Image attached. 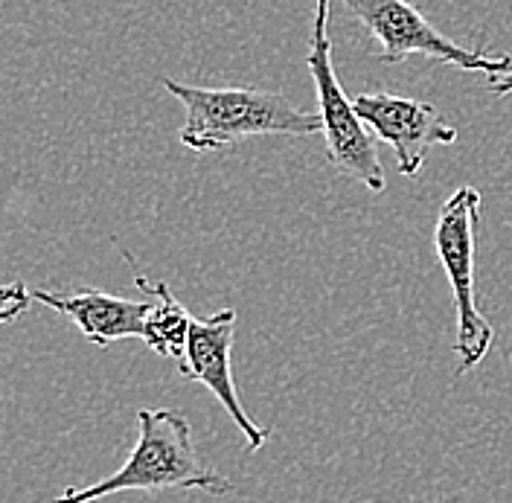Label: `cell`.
Wrapping results in <instances>:
<instances>
[{
  "instance_id": "9c48e42d",
  "label": "cell",
  "mask_w": 512,
  "mask_h": 503,
  "mask_svg": "<svg viewBox=\"0 0 512 503\" xmlns=\"http://www.w3.org/2000/svg\"><path fill=\"white\" fill-rule=\"evenodd\" d=\"M128 259H131V256H128ZM131 265H134V262H131ZM134 285H137L143 294H152V312H149L146 326H143V341H146L149 349H155L158 355L172 358L175 364H181L184 355H187L192 315L181 306V300L169 291V285L146 280V277L137 271V265H134Z\"/></svg>"
},
{
  "instance_id": "6da1fadb",
  "label": "cell",
  "mask_w": 512,
  "mask_h": 503,
  "mask_svg": "<svg viewBox=\"0 0 512 503\" xmlns=\"http://www.w3.org/2000/svg\"><path fill=\"white\" fill-rule=\"evenodd\" d=\"M137 442L128 460L114 474L82 489H67L53 503H96L117 492H166L195 489L207 495H230L233 483L207 469L192 442L190 419L181 410H137Z\"/></svg>"
},
{
  "instance_id": "ba28073f",
  "label": "cell",
  "mask_w": 512,
  "mask_h": 503,
  "mask_svg": "<svg viewBox=\"0 0 512 503\" xmlns=\"http://www.w3.org/2000/svg\"><path fill=\"white\" fill-rule=\"evenodd\" d=\"M30 294L35 303L56 309L59 315L67 317L85 335V341L96 346L143 338L146 317L152 312V300H126L99 288H76V291L32 288Z\"/></svg>"
},
{
  "instance_id": "8992f818",
  "label": "cell",
  "mask_w": 512,
  "mask_h": 503,
  "mask_svg": "<svg viewBox=\"0 0 512 503\" xmlns=\"http://www.w3.org/2000/svg\"><path fill=\"white\" fill-rule=\"evenodd\" d=\"M352 105L373 137L393 149L396 169L405 178H414L422 169L431 146H451L457 140V128L448 126L431 102L393 94H361L352 99Z\"/></svg>"
},
{
  "instance_id": "7a4b0ae2",
  "label": "cell",
  "mask_w": 512,
  "mask_h": 503,
  "mask_svg": "<svg viewBox=\"0 0 512 503\" xmlns=\"http://www.w3.org/2000/svg\"><path fill=\"white\" fill-rule=\"evenodd\" d=\"M160 85L175 96L187 120L178 140L190 152H227L248 137L288 134L312 137L323 134L320 114H306L283 94L259 88H198L175 79H160Z\"/></svg>"
},
{
  "instance_id": "5b68a950",
  "label": "cell",
  "mask_w": 512,
  "mask_h": 503,
  "mask_svg": "<svg viewBox=\"0 0 512 503\" xmlns=\"http://www.w3.org/2000/svg\"><path fill=\"white\" fill-rule=\"evenodd\" d=\"M329 15H332V0H315V30H312V47L306 53L309 73L318 88V114L323 120V137H326V160L338 175L364 184L370 192H382L384 169L376 152V137L361 123L332 64Z\"/></svg>"
},
{
  "instance_id": "52a82bcc",
  "label": "cell",
  "mask_w": 512,
  "mask_h": 503,
  "mask_svg": "<svg viewBox=\"0 0 512 503\" xmlns=\"http://www.w3.org/2000/svg\"><path fill=\"white\" fill-rule=\"evenodd\" d=\"M233 338H236V312L233 309H222L210 317H192L187 355L178 364V370H181V376L204 384L216 396V402L227 410V416L233 419V425L248 442V451L254 454L268 442L271 431L259 428L242 408L239 387L233 381V367H230Z\"/></svg>"
},
{
  "instance_id": "277c9868",
  "label": "cell",
  "mask_w": 512,
  "mask_h": 503,
  "mask_svg": "<svg viewBox=\"0 0 512 503\" xmlns=\"http://www.w3.org/2000/svg\"><path fill=\"white\" fill-rule=\"evenodd\" d=\"M480 192L475 187L454 189L443 201L434 224V251L454 288L457 309V341L454 352L460 358L454 378L466 376L486 358L495 344V329L478 309L475 294V253H478Z\"/></svg>"
},
{
  "instance_id": "3957f363",
  "label": "cell",
  "mask_w": 512,
  "mask_h": 503,
  "mask_svg": "<svg viewBox=\"0 0 512 503\" xmlns=\"http://www.w3.org/2000/svg\"><path fill=\"white\" fill-rule=\"evenodd\" d=\"M352 18L370 32L382 53L384 64H402L411 56H425L434 62L451 64L483 76L492 94H512V56H489L486 47L469 50L440 32L414 3L408 0H338Z\"/></svg>"
},
{
  "instance_id": "30bf717a",
  "label": "cell",
  "mask_w": 512,
  "mask_h": 503,
  "mask_svg": "<svg viewBox=\"0 0 512 503\" xmlns=\"http://www.w3.org/2000/svg\"><path fill=\"white\" fill-rule=\"evenodd\" d=\"M30 288L15 280V283L0 285V323H12L15 317H21L30 309Z\"/></svg>"
}]
</instances>
